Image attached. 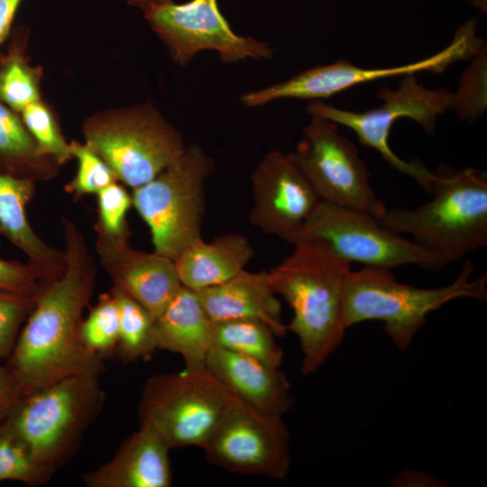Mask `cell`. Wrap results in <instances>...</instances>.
Returning a JSON list of instances; mask_svg holds the SVG:
<instances>
[{"label":"cell","mask_w":487,"mask_h":487,"mask_svg":"<svg viewBox=\"0 0 487 487\" xmlns=\"http://www.w3.org/2000/svg\"><path fill=\"white\" fill-rule=\"evenodd\" d=\"M59 167L41 153L20 114L0 100V172L38 182L55 178Z\"/></svg>","instance_id":"cell-23"},{"label":"cell","mask_w":487,"mask_h":487,"mask_svg":"<svg viewBox=\"0 0 487 487\" xmlns=\"http://www.w3.org/2000/svg\"><path fill=\"white\" fill-rule=\"evenodd\" d=\"M477 23L475 18L466 20L455 31L453 40L445 49L413 63L367 69L348 60H337L306 69L286 81L247 92L241 96V101L253 107L285 98L321 100L373 80L409 73H439L461 60L473 59L486 46L485 41L476 34Z\"/></svg>","instance_id":"cell-11"},{"label":"cell","mask_w":487,"mask_h":487,"mask_svg":"<svg viewBox=\"0 0 487 487\" xmlns=\"http://www.w3.org/2000/svg\"><path fill=\"white\" fill-rule=\"evenodd\" d=\"M486 46L476 54L463 71L456 92L453 93L452 107L462 121L473 122L487 108Z\"/></svg>","instance_id":"cell-29"},{"label":"cell","mask_w":487,"mask_h":487,"mask_svg":"<svg viewBox=\"0 0 487 487\" xmlns=\"http://www.w3.org/2000/svg\"><path fill=\"white\" fill-rule=\"evenodd\" d=\"M33 180L0 172V235L36 266L47 280L59 277L66 266V253L49 245L33 230L27 205L35 193Z\"/></svg>","instance_id":"cell-20"},{"label":"cell","mask_w":487,"mask_h":487,"mask_svg":"<svg viewBox=\"0 0 487 487\" xmlns=\"http://www.w3.org/2000/svg\"><path fill=\"white\" fill-rule=\"evenodd\" d=\"M276 337L267 325L256 319L240 318L212 322L213 346L280 368L283 351Z\"/></svg>","instance_id":"cell-24"},{"label":"cell","mask_w":487,"mask_h":487,"mask_svg":"<svg viewBox=\"0 0 487 487\" xmlns=\"http://www.w3.org/2000/svg\"><path fill=\"white\" fill-rule=\"evenodd\" d=\"M301 240L322 242L342 259L363 266L391 269L416 264L428 270L444 267L436 256L386 228L374 216L324 200L300 228L293 244Z\"/></svg>","instance_id":"cell-10"},{"label":"cell","mask_w":487,"mask_h":487,"mask_svg":"<svg viewBox=\"0 0 487 487\" xmlns=\"http://www.w3.org/2000/svg\"><path fill=\"white\" fill-rule=\"evenodd\" d=\"M473 7L482 14L487 13V0H467Z\"/></svg>","instance_id":"cell-38"},{"label":"cell","mask_w":487,"mask_h":487,"mask_svg":"<svg viewBox=\"0 0 487 487\" xmlns=\"http://www.w3.org/2000/svg\"><path fill=\"white\" fill-rule=\"evenodd\" d=\"M412 480L415 481L410 486H439L441 482L440 480L425 472L414 470L402 471L394 477L392 482L396 486H409Z\"/></svg>","instance_id":"cell-37"},{"label":"cell","mask_w":487,"mask_h":487,"mask_svg":"<svg viewBox=\"0 0 487 487\" xmlns=\"http://www.w3.org/2000/svg\"><path fill=\"white\" fill-rule=\"evenodd\" d=\"M22 120L42 154L59 166L72 160L68 142L53 108L41 99L26 106L20 113Z\"/></svg>","instance_id":"cell-28"},{"label":"cell","mask_w":487,"mask_h":487,"mask_svg":"<svg viewBox=\"0 0 487 487\" xmlns=\"http://www.w3.org/2000/svg\"><path fill=\"white\" fill-rule=\"evenodd\" d=\"M378 98L382 104L367 111L345 110L314 100L307 112L351 129L362 144L377 151L392 168L413 178L427 191L433 172L418 161H406L397 156L389 144L391 130L397 120L407 117L433 135L437 116L452 107L453 92L427 88L409 73L403 75L397 88H381Z\"/></svg>","instance_id":"cell-9"},{"label":"cell","mask_w":487,"mask_h":487,"mask_svg":"<svg viewBox=\"0 0 487 487\" xmlns=\"http://www.w3.org/2000/svg\"><path fill=\"white\" fill-rule=\"evenodd\" d=\"M170 447L149 425L142 423L113 457L87 473L88 487H169L172 470Z\"/></svg>","instance_id":"cell-18"},{"label":"cell","mask_w":487,"mask_h":487,"mask_svg":"<svg viewBox=\"0 0 487 487\" xmlns=\"http://www.w3.org/2000/svg\"><path fill=\"white\" fill-rule=\"evenodd\" d=\"M196 292L212 321L256 319L278 337L287 332L281 304L271 288L268 271L243 270L223 283Z\"/></svg>","instance_id":"cell-19"},{"label":"cell","mask_w":487,"mask_h":487,"mask_svg":"<svg viewBox=\"0 0 487 487\" xmlns=\"http://www.w3.org/2000/svg\"><path fill=\"white\" fill-rule=\"evenodd\" d=\"M98 375H71L23 395L0 424L25 445L49 478L69 458L104 404Z\"/></svg>","instance_id":"cell-5"},{"label":"cell","mask_w":487,"mask_h":487,"mask_svg":"<svg viewBox=\"0 0 487 487\" xmlns=\"http://www.w3.org/2000/svg\"><path fill=\"white\" fill-rule=\"evenodd\" d=\"M23 0H0V46L8 38L15 14Z\"/></svg>","instance_id":"cell-36"},{"label":"cell","mask_w":487,"mask_h":487,"mask_svg":"<svg viewBox=\"0 0 487 487\" xmlns=\"http://www.w3.org/2000/svg\"><path fill=\"white\" fill-rule=\"evenodd\" d=\"M34 298L0 289V360L12 353Z\"/></svg>","instance_id":"cell-33"},{"label":"cell","mask_w":487,"mask_h":487,"mask_svg":"<svg viewBox=\"0 0 487 487\" xmlns=\"http://www.w3.org/2000/svg\"><path fill=\"white\" fill-rule=\"evenodd\" d=\"M310 116L291 154L320 200L363 211L379 220L387 208L371 188L370 174L358 149L339 133L335 123Z\"/></svg>","instance_id":"cell-12"},{"label":"cell","mask_w":487,"mask_h":487,"mask_svg":"<svg viewBox=\"0 0 487 487\" xmlns=\"http://www.w3.org/2000/svg\"><path fill=\"white\" fill-rule=\"evenodd\" d=\"M235 396L206 367L161 373L146 381L139 404L142 423L170 449L203 448Z\"/></svg>","instance_id":"cell-8"},{"label":"cell","mask_w":487,"mask_h":487,"mask_svg":"<svg viewBox=\"0 0 487 487\" xmlns=\"http://www.w3.org/2000/svg\"><path fill=\"white\" fill-rule=\"evenodd\" d=\"M85 143L133 189L177 161L186 145L180 133L150 102L109 108L87 117Z\"/></svg>","instance_id":"cell-6"},{"label":"cell","mask_w":487,"mask_h":487,"mask_svg":"<svg viewBox=\"0 0 487 487\" xmlns=\"http://www.w3.org/2000/svg\"><path fill=\"white\" fill-rule=\"evenodd\" d=\"M293 245V252L268 273L273 291L292 309L287 331L297 335L301 372L309 375L344 340L345 285L352 263L319 241L301 240Z\"/></svg>","instance_id":"cell-2"},{"label":"cell","mask_w":487,"mask_h":487,"mask_svg":"<svg viewBox=\"0 0 487 487\" xmlns=\"http://www.w3.org/2000/svg\"><path fill=\"white\" fill-rule=\"evenodd\" d=\"M45 281L42 272L31 262L0 258V289L34 296Z\"/></svg>","instance_id":"cell-34"},{"label":"cell","mask_w":487,"mask_h":487,"mask_svg":"<svg viewBox=\"0 0 487 487\" xmlns=\"http://www.w3.org/2000/svg\"><path fill=\"white\" fill-rule=\"evenodd\" d=\"M206 368L237 399L262 412L283 417L293 406L280 368L218 346L210 349Z\"/></svg>","instance_id":"cell-17"},{"label":"cell","mask_w":487,"mask_h":487,"mask_svg":"<svg viewBox=\"0 0 487 487\" xmlns=\"http://www.w3.org/2000/svg\"><path fill=\"white\" fill-rule=\"evenodd\" d=\"M251 182V223L293 244L320 198L291 152L267 153L253 171Z\"/></svg>","instance_id":"cell-15"},{"label":"cell","mask_w":487,"mask_h":487,"mask_svg":"<svg viewBox=\"0 0 487 487\" xmlns=\"http://www.w3.org/2000/svg\"><path fill=\"white\" fill-rule=\"evenodd\" d=\"M80 338L85 348L101 359L117 349L119 311L111 292L101 293L96 304L82 320Z\"/></svg>","instance_id":"cell-27"},{"label":"cell","mask_w":487,"mask_h":487,"mask_svg":"<svg viewBox=\"0 0 487 487\" xmlns=\"http://www.w3.org/2000/svg\"><path fill=\"white\" fill-rule=\"evenodd\" d=\"M430 201L414 208L386 209L380 223L412 237L442 264L456 262L487 244V174L478 169L433 172Z\"/></svg>","instance_id":"cell-3"},{"label":"cell","mask_w":487,"mask_h":487,"mask_svg":"<svg viewBox=\"0 0 487 487\" xmlns=\"http://www.w3.org/2000/svg\"><path fill=\"white\" fill-rule=\"evenodd\" d=\"M96 198L98 216L94 227L109 235L128 239L126 216L133 206L132 194L124 184L115 181L100 190Z\"/></svg>","instance_id":"cell-32"},{"label":"cell","mask_w":487,"mask_h":487,"mask_svg":"<svg viewBox=\"0 0 487 487\" xmlns=\"http://www.w3.org/2000/svg\"><path fill=\"white\" fill-rule=\"evenodd\" d=\"M164 1H167V0H130L129 4L142 9L147 5L154 4V3H161Z\"/></svg>","instance_id":"cell-39"},{"label":"cell","mask_w":487,"mask_h":487,"mask_svg":"<svg viewBox=\"0 0 487 487\" xmlns=\"http://www.w3.org/2000/svg\"><path fill=\"white\" fill-rule=\"evenodd\" d=\"M22 394L6 366L0 365V424Z\"/></svg>","instance_id":"cell-35"},{"label":"cell","mask_w":487,"mask_h":487,"mask_svg":"<svg viewBox=\"0 0 487 487\" xmlns=\"http://www.w3.org/2000/svg\"><path fill=\"white\" fill-rule=\"evenodd\" d=\"M213 170L210 157L190 144L177 161L133 189V206L150 230L154 253L174 261L203 239L205 181Z\"/></svg>","instance_id":"cell-7"},{"label":"cell","mask_w":487,"mask_h":487,"mask_svg":"<svg viewBox=\"0 0 487 487\" xmlns=\"http://www.w3.org/2000/svg\"><path fill=\"white\" fill-rule=\"evenodd\" d=\"M72 157L78 168L74 178L65 185L67 193L75 198L97 194L110 184L118 181L110 167L85 142H70Z\"/></svg>","instance_id":"cell-30"},{"label":"cell","mask_w":487,"mask_h":487,"mask_svg":"<svg viewBox=\"0 0 487 487\" xmlns=\"http://www.w3.org/2000/svg\"><path fill=\"white\" fill-rule=\"evenodd\" d=\"M254 254L248 239L239 233L203 239L183 250L174 260L183 287L194 291L223 283L244 270Z\"/></svg>","instance_id":"cell-22"},{"label":"cell","mask_w":487,"mask_h":487,"mask_svg":"<svg viewBox=\"0 0 487 487\" xmlns=\"http://www.w3.org/2000/svg\"><path fill=\"white\" fill-rule=\"evenodd\" d=\"M212 322L197 292L182 286L156 317L157 347L179 354L187 371L203 369L213 347Z\"/></svg>","instance_id":"cell-21"},{"label":"cell","mask_w":487,"mask_h":487,"mask_svg":"<svg viewBox=\"0 0 487 487\" xmlns=\"http://www.w3.org/2000/svg\"><path fill=\"white\" fill-rule=\"evenodd\" d=\"M474 268L465 261L448 285L418 288L396 280L390 269L363 266L346 278L344 319L346 328L365 321H380L382 329L401 351L411 345L427 317L460 298L487 299V275L473 279Z\"/></svg>","instance_id":"cell-4"},{"label":"cell","mask_w":487,"mask_h":487,"mask_svg":"<svg viewBox=\"0 0 487 487\" xmlns=\"http://www.w3.org/2000/svg\"><path fill=\"white\" fill-rule=\"evenodd\" d=\"M66 266L44 282L23 325L6 368L22 396L63 378L99 373L102 359L82 344V315L94 289L97 266L78 224L61 218Z\"/></svg>","instance_id":"cell-1"},{"label":"cell","mask_w":487,"mask_h":487,"mask_svg":"<svg viewBox=\"0 0 487 487\" xmlns=\"http://www.w3.org/2000/svg\"><path fill=\"white\" fill-rule=\"evenodd\" d=\"M48 479L25 445L0 425V482L38 485Z\"/></svg>","instance_id":"cell-31"},{"label":"cell","mask_w":487,"mask_h":487,"mask_svg":"<svg viewBox=\"0 0 487 487\" xmlns=\"http://www.w3.org/2000/svg\"><path fill=\"white\" fill-rule=\"evenodd\" d=\"M119 311L117 352L127 362L148 359L157 347L156 317L118 288L110 291Z\"/></svg>","instance_id":"cell-26"},{"label":"cell","mask_w":487,"mask_h":487,"mask_svg":"<svg viewBox=\"0 0 487 487\" xmlns=\"http://www.w3.org/2000/svg\"><path fill=\"white\" fill-rule=\"evenodd\" d=\"M27 32L16 33L7 51L0 57V100L18 114L41 99L43 76L26 56Z\"/></svg>","instance_id":"cell-25"},{"label":"cell","mask_w":487,"mask_h":487,"mask_svg":"<svg viewBox=\"0 0 487 487\" xmlns=\"http://www.w3.org/2000/svg\"><path fill=\"white\" fill-rule=\"evenodd\" d=\"M202 449L211 464L234 473L283 480L290 470V436L283 417L236 397Z\"/></svg>","instance_id":"cell-13"},{"label":"cell","mask_w":487,"mask_h":487,"mask_svg":"<svg viewBox=\"0 0 487 487\" xmlns=\"http://www.w3.org/2000/svg\"><path fill=\"white\" fill-rule=\"evenodd\" d=\"M102 268L118 288L157 317L182 287L173 260L133 248L127 238L94 227Z\"/></svg>","instance_id":"cell-16"},{"label":"cell","mask_w":487,"mask_h":487,"mask_svg":"<svg viewBox=\"0 0 487 487\" xmlns=\"http://www.w3.org/2000/svg\"><path fill=\"white\" fill-rule=\"evenodd\" d=\"M144 18L180 65L203 50L218 51L224 62L247 58L271 59L272 49L264 42L237 35L221 14L217 0H172L142 8Z\"/></svg>","instance_id":"cell-14"}]
</instances>
